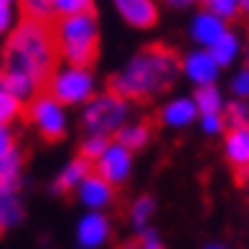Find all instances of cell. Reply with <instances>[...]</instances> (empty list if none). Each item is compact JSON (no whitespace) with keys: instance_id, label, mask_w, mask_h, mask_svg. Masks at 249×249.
Returning <instances> with one entry per match:
<instances>
[{"instance_id":"cell-39","label":"cell","mask_w":249,"mask_h":249,"mask_svg":"<svg viewBox=\"0 0 249 249\" xmlns=\"http://www.w3.org/2000/svg\"><path fill=\"white\" fill-rule=\"evenodd\" d=\"M0 3H5V5H18L20 0H0Z\"/></svg>"},{"instance_id":"cell-3","label":"cell","mask_w":249,"mask_h":249,"mask_svg":"<svg viewBox=\"0 0 249 249\" xmlns=\"http://www.w3.org/2000/svg\"><path fill=\"white\" fill-rule=\"evenodd\" d=\"M56 49L64 64L92 66L99 53V20L94 13H79L56 20Z\"/></svg>"},{"instance_id":"cell-14","label":"cell","mask_w":249,"mask_h":249,"mask_svg":"<svg viewBox=\"0 0 249 249\" xmlns=\"http://www.w3.org/2000/svg\"><path fill=\"white\" fill-rule=\"evenodd\" d=\"M115 186H109L105 178L92 171L84 178V183L74 191V196L84 211H107L115 203Z\"/></svg>"},{"instance_id":"cell-15","label":"cell","mask_w":249,"mask_h":249,"mask_svg":"<svg viewBox=\"0 0 249 249\" xmlns=\"http://www.w3.org/2000/svg\"><path fill=\"white\" fill-rule=\"evenodd\" d=\"M94 168L89 160H84L82 155H74L69 158L61 168H59V173L53 176V183H51V191L56 196H61V194H74V191L84 183V178L92 173Z\"/></svg>"},{"instance_id":"cell-2","label":"cell","mask_w":249,"mask_h":249,"mask_svg":"<svg viewBox=\"0 0 249 249\" xmlns=\"http://www.w3.org/2000/svg\"><path fill=\"white\" fill-rule=\"evenodd\" d=\"M5 69L20 71L31 76L38 87L49 82V76L56 69L59 49H56L53 31L46 26V20L23 18L16 31L5 38Z\"/></svg>"},{"instance_id":"cell-31","label":"cell","mask_w":249,"mask_h":249,"mask_svg":"<svg viewBox=\"0 0 249 249\" xmlns=\"http://www.w3.org/2000/svg\"><path fill=\"white\" fill-rule=\"evenodd\" d=\"M18 148V135L13 130V124H0V160L8 155H13Z\"/></svg>"},{"instance_id":"cell-27","label":"cell","mask_w":249,"mask_h":249,"mask_svg":"<svg viewBox=\"0 0 249 249\" xmlns=\"http://www.w3.org/2000/svg\"><path fill=\"white\" fill-rule=\"evenodd\" d=\"M198 130L206 138H224V132L229 130L224 115H198Z\"/></svg>"},{"instance_id":"cell-34","label":"cell","mask_w":249,"mask_h":249,"mask_svg":"<svg viewBox=\"0 0 249 249\" xmlns=\"http://www.w3.org/2000/svg\"><path fill=\"white\" fill-rule=\"evenodd\" d=\"M201 249H231L229 244H224V242H219V239H211V242H206Z\"/></svg>"},{"instance_id":"cell-29","label":"cell","mask_w":249,"mask_h":249,"mask_svg":"<svg viewBox=\"0 0 249 249\" xmlns=\"http://www.w3.org/2000/svg\"><path fill=\"white\" fill-rule=\"evenodd\" d=\"M229 92H231V99H249V71H247V66L231 74Z\"/></svg>"},{"instance_id":"cell-36","label":"cell","mask_w":249,"mask_h":249,"mask_svg":"<svg viewBox=\"0 0 249 249\" xmlns=\"http://www.w3.org/2000/svg\"><path fill=\"white\" fill-rule=\"evenodd\" d=\"M239 3H242V13L249 16V0H239Z\"/></svg>"},{"instance_id":"cell-10","label":"cell","mask_w":249,"mask_h":249,"mask_svg":"<svg viewBox=\"0 0 249 249\" xmlns=\"http://www.w3.org/2000/svg\"><path fill=\"white\" fill-rule=\"evenodd\" d=\"M117 18L132 31H153L160 20L158 0H112Z\"/></svg>"},{"instance_id":"cell-37","label":"cell","mask_w":249,"mask_h":249,"mask_svg":"<svg viewBox=\"0 0 249 249\" xmlns=\"http://www.w3.org/2000/svg\"><path fill=\"white\" fill-rule=\"evenodd\" d=\"M122 249H138V244H135V239H132V242H127V244H124Z\"/></svg>"},{"instance_id":"cell-17","label":"cell","mask_w":249,"mask_h":249,"mask_svg":"<svg viewBox=\"0 0 249 249\" xmlns=\"http://www.w3.org/2000/svg\"><path fill=\"white\" fill-rule=\"evenodd\" d=\"M150 140H153V130H150V124L142 122V120L124 122L122 127L117 130V135H115V142L124 145V148L132 150V153L145 150L150 145Z\"/></svg>"},{"instance_id":"cell-40","label":"cell","mask_w":249,"mask_h":249,"mask_svg":"<svg viewBox=\"0 0 249 249\" xmlns=\"http://www.w3.org/2000/svg\"><path fill=\"white\" fill-rule=\"evenodd\" d=\"M3 231H5V224H3V216H0V236H3Z\"/></svg>"},{"instance_id":"cell-20","label":"cell","mask_w":249,"mask_h":249,"mask_svg":"<svg viewBox=\"0 0 249 249\" xmlns=\"http://www.w3.org/2000/svg\"><path fill=\"white\" fill-rule=\"evenodd\" d=\"M155 216V198L150 194H142V196H135L130 209H127V221L132 224L135 231H142L148 229L150 221Z\"/></svg>"},{"instance_id":"cell-5","label":"cell","mask_w":249,"mask_h":249,"mask_svg":"<svg viewBox=\"0 0 249 249\" xmlns=\"http://www.w3.org/2000/svg\"><path fill=\"white\" fill-rule=\"evenodd\" d=\"M46 92L66 107H84L97 94V74L92 66L61 64L46 82Z\"/></svg>"},{"instance_id":"cell-28","label":"cell","mask_w":249,"mask_h":249,"mask_svg":"<svg viewBox=\"0 0 249 249\" xmlns=\"http://www.w3.org/2000/svg\"><path fill=\"white\" fill-rule=\"evenodd\" d=\"M20 5H23L26 18H33V20H49L53 16L51 0H20Z\"/></svg>"},{"instance_id":"cell-4","label":"cell","mask_w":249,"mask_h":249,"mask_svg":"<svg viewBox=\"0 0 249 249\" xmlns=\"http://www.w3.org/2000/svg\"><path fill=\"white\" fill-rule=\"evenodd\" d=\"M124 122H130V99L112 92H97L79 112V124L82 132H97V135H117Z\"/></svg>"},{"instance_id":"cell-35","label":"cell","mask_w":249,"mask_h":249,"mask_svg":"<svg viewBox=\"0 0 249 249\" xmlns=\"http://www.w3.org/2000/svg\"><path fill=\"white\" fill-rule=\"evenodd\" d=\"M3 76H5V59L0 56V87H3Z\"/></svg>"},{"instance_id":"cell-19","label":"cell","mask_w":249,"mask_h":249,"mask_svg":"<svg viewBox=\"0 0 249 249\" xmlns=\"http://www.w3.org/2000/svg\"><path fill=\"white\" fill-rule=\"evenodd\" d=\"M191 97H194L196 107H198V115H224V109H226V97L219 84L198 87L194 89Z\"/></svg>"},{"instance_id":"cell-38","label":"cell","mask_w":249,"mask_h":249,"mask_svg":"<svg viewBox=\"0 0 249 249\" xmlns=\"http://www.w3.org/2000/svg\"><path fill=\"white\" fill-rule=\"evenodd\" d=\"M242 186H244V191H247V196H249V176L242 180Z\"/></svg>"},{"instance_id":"cell-18","label":"cell","mask_w":249,"mask_h":249,"mask_svg":"<svg viewBox=\"0 0 249 249\" xmlns=\"http://www.w3.org/2000/svg\"><path fill=\"white\" fill-rule=\"evenodd\" d=\"M23 183V153L16 150L0 160V196L18 194Z\"/></svg>"},{"instance_id":"cell-25","label":"cell","mask_w":249,"mask_h":249,"mask_svg":"<svg viewBox=\"0 0 249 249\" xmlns=\"http://www.w3.org/2000/svg\"><path fill=\"white\" fill-rule=\"evenodd\" d=\"M224 117L229 127H244L249 124V99H229L224 109Z\"/></svg>"},{"instance_id":"cell-7","label":"cell","mask_w":249,"mask_h":249,"mask_svg":"<svg viewBox=\"0 0 249 249\" xmlns=\"http://www.w3.org/2000/svg\"><path fill=\"white\" fill-rule=\"evenodd\" d=\"M92 168H94V173L105 178L109 186L120 188V186L127 183V180L132 178V173H135V153L127 150L124 145L115 142V138H112L109 148L102 153V158Z\"/></svg>"},{"instance_id":"cell-1","label":"cell","mask_w":249,"mask_h":249,"mask_svg":"<svg viewBox=\"0 0 249 249\" xmlns=\"http://www.w3.org/2000/svg\"><path fill=\"white\" fill-rule=\"evenodd\" d=\"M178 76L180 56L163 43H150V46L135 51L109 76V89L130 102H145L171 92Z\"/></svg>"},{"instance_id":"cell-11","label":"cell","mask_w":249,"mask_h":249,"mask_svg":"<svg viewBox=\"0 0 249 249\" xmlns=\"http://www.w3.org/2000/svg\"><path fill=\"white\" fill-rule=\"evenodd\" d=\"M158 120H160L165 130L183 132L188 127H194V124H198V107L191 94H176L160 105Z\"/></svg>"},{"instance_id":"cell-12","label":"cell","mask_w":249,"mask_h":249,"mask_svg":"<svg viewBox=\"0 0 249 249\" xmlns=\"http://www.w3.org/2000/svg\"><path fill=\"white\" fill-rule=\"evenodd\" d=\"M221 155L239 180H244L249 176V124H244V127H229L224 132Z\"/></svg>"},{"instance_id":"cell-24","label":"cell","mask_w":249,"mask_h":249,"mask_svg":"<svg viewBox=\"0 0 249 249\" xmlns=\"http://www.w3.org/2000/svg\"><path fill=\"white\" fill-rule=\"evenodd\" d=\"M53 16L66 18V16H79V13H94V0H51Z\"/></svg>"},{"instance_id":"cell-6","label":"cell","mask_w":249,"mask_h":249,"mask_svg":"<svg viewBox=\"0 0 249 249\" xmlns=\"http://www.w3.org/2000/svg\"><path fill=\"white\" fill-rule=\"evenodd\" d=\"M26 117L33 132L46 142H59L69 132V107L61 105L59 99L49 92H38L26 105Z\"/></svg>"},{"instance_id":"cell-13","label":"cell","mask_w":249,"mask_h":249,"mask_svg":"<svg viewBox=\"0 0 249 249\" xmlns=\"http://www.w3.org/2000/svg\"><path fill=\"white\" fill-rule=\"evenodd\" d=\"M226 31H229V23L213 16L209 8H201L188 18V38L194 41L196 49H211Z\"/></svg>"},{"instance_id":"cell-41","label":"cell","mask_w":249,"mask_h":249,"mask_svg":"<svg viewBox=\"0 0 249 249\" xmlns=\"http://www.w3.org/2000/svg\"><path fill=\"white\" fill-rule=\"evenodd\" d=\"M247 71H249V51H247Z\"/></svg>"},{"instance_id":"cell-32","label":"cell","mask_w":249,"mask_h":249,"mask_svg":"<svg viewBox=\"0 0 249 249\" xmlns=\"http://www.w3.org/2000/svg\"><path fill=\"white\" fill-rule=\"evenodd\" d=\"M135 244H138V249H165L163 236L158 234V229H153V226L138 231V236H135Z\"/></svg>"},{"instance_id":"cell-30","label":"cell","mask_w":249,"mask_h":249,"mask_svg":"<svg viewBox=\"0 0 249 249\" xmlns=\"http://www.w3.org/2000/svg\"><path fill=\"white\" fill-rule=\"evenodd\" d=\"M18 23H20V20H18V10H16V5L0 3V38H8L10 33L16 31Z\"/></svg>"},{"instance_id":"cell-21","label":"cell","mask_w":249,"mask_h":249,"mask_svg":"<svg viewBox=\"0 0 249 249\" xmlns=\"http://www.w3.org/2000/svg\"><path fill=\"white\" fill-rule=\"evenodd\" d=\"M112 138H107V135H97V132H82V140H79V155L84 158V160L89 163H97L102 153H105L109 148Z\"/></svg>"},{"instance_id":"cell-9","label":"cell","mask_w":249,"mask_h":249,"mask_svg":"<svg viewBox=\"0 0 249 249\" xmlns=\"http://www.w3.org/2000/svg\"><path fill=\"white\" fill-rule=\"evenodd\" d=\"M221 66L213 61V56L209 49H191L180 56V76L186 79L188 84H194V89L198 87H209L216 84L221 76Z\"/></svg>"},{"instance_id":"cell-33","label":"cell","mask_w":249,"mask_h":249,"mask_svg":"<svg viewBox=\"0 0 249 249\" xmlns=\"http://www.w3.org/2000/svg\"><path fill=\"white\" fill-rule=\"evenodd\" d=\"M163 3H165L168 8H173V10H186V8H191V5H196L198 0H163Z\"/></svg>"},{"instance_id":"cell-8","label":"cell","mask_w":249,"mask_h":249,"mask_svg":"<svg viewBox=\"0 0 249 249\" xmlns=\"http://www.w3.org/2000/svg\"><path fill=\"white\" fill-rule=\"evenodd\" d=\"M112 239V221L105 211H84L74 224L76 249H105Z\"/></svg>"},{"instance_id":"cell-16","label":"cell","mask_w":249,"mask_h":249,"mask_svg":"<svg viewBox=\"0 0 249 249\" xmlns=\"http://www.w3.org/2000/svg\"><path fill=\"white\" fill-rule=\"evenodd\" d=\"M211 51V56H213V61H216L221 69H229V66H234L236 61L242 59V51H244V41H242V36L236 31H226L224 36L213 43V46L209 49Z\"/></svg>"},{"instance_id":"cell-22","label":"cell","mask_w":249,"mask_h":249,"mask_svg":"<svg viewBox=\"0 0 249 249\" xmlns=\"http://www.w3.org/2000/svg\"><path fill=\"white\" fill-rule=\"evenodd\" d=\"M0 216H3L5 229H13V226L23 224V219H26V209H23V201H20L18 194L0 196Z\"/></svg>"},{"instance_id":"cell-23","label":"cell","mask_w":249,"mask_h":249,"mask_svg":"<svg viewBox=\"0 0 249 249\" xmlns=\"http://www.w3.org/2000/svg\"><path fill=\"white\" fill-rule=\"evenodd\" d=\"M23 105L13 92H8L5 87H0V124H13L20 115H23Z\"/></svg>"},{"instance_id":"cell-26","label":"cell","mask_w":249,"mask_h":249,"mask_svg":"<svg viewBox=\"0 0 249 249\" xmlns=\"http://www.w3.org/2000/svg\"><path fill=\"white\" fill-rule=\"evenodd\" d=\"M203 8H209L213 16H219L221 20H226V23H229V20H234L236 16L242 13V3L239 0H203Z\"/></svg>"}]
</instances>
